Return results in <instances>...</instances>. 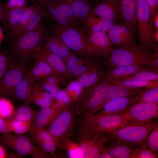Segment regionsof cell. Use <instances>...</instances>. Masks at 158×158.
<instances>
[{
    "label": "cell",
    "mask_w": 158,
    "mask_h": 158,
    "mask_svg": "<svg viewBox=\"0 0 158 158\" xmlns=\"http://www.w3.org/2000/svg\"><path fill=\"white\" fill-rule=\"evenodd\" d=\"M114 23L105 18L98 16L97 17L92 13L84 26L87 32H107Z\"/></svg>",
    "instance_id": "31"
},
{
    "label": "cell",
    "mask_w": 158,
    "mask_h": 158,
    "mask_svg": "<svg viewBox=\"0 0 158 158\" xmlns=\"http://www.w3.org/2000/svg\"><path fill=\"white\" fill-rule=\"evenodd\" d=\"M3 142L22 156H31L35 158H48L51 155L34 145L28 137L21 134L6 133L2 138Z\"/></svg>",
    "instance_id": "9"
},
{
    "label": "cell",
    "mask_w": 158,
    "mask_h": 158,
    "mask_svg": "<svg viewBox=\"0 0 158 158\" xmlns=\"http://www.w3.org/2000/svg\"><path fill=\"white\" fill-rule=\"evenodd\" d=\"M136 17L139 38L138 45L147 49H154L156 42L151 26L150 11L146 0H137Z\"/></svg>",
    "instance_id": "8"
},
{
    "label": "cell",
    "mask_w": 158,
    "mask_h": 158,
    "mask_svg": "<svg viewBox=\"0 0 158 158\" xmlns=\"http://www.w3.org/2000/svg\"><path fill=\"white\" fill-rule=\"evenodd\" d=\"M92 13L114 23L122 21L119 0H103L92 8Z\"/></svg>",
    "instance_id": "15"
},
{
    "label": "cell",
    "mask_w": 158,
    "mask_h": 158,
    "mask_svg": "<svg viewBox=\"0 0 158 158\" xmlns=\"http://www.w3.org/2000/svg\"><path fill=\"white\" fill-rule=\"evenodd\" d=\"M98 158H112L111 155L104 149L100 154Z\"/></svg>",
    "instance_id": "51"
},
{
    "label": "cell",
    "mask_w": 158,
    "mask_h": 158,
    "mask_svg": "<svg viewBox=\"0 0 158 158\" xmlns=\"http://www.w3.org/2000/svg\"><path fill=\"white\" fill-rule=\"evenodd\" d=\"M155 51L141 48L135 44L128 49H113L106 58L105 63L110 68L125 65L146 66L150 64L158 53L157 46Z\"/></svg>",
    "instance_id": "2"
},
{
    "label": "cell",
    "mask_w": 158,
    "mask_h": 158,
    "mask_svg": "<svg viewBox=\"0 0 158 158\" xmlns=\"http://www.w3.org/2000/svg\"><path fill=\"white\" fill-rule=\"evenodd\" d=\"M0 132L5 133H10L8 121L0 117Z\"/></svg>",
    "instance_id": "49"
},
{
    "label": "cell",
    "mask_w": 158,
    "mask_h": 158,
    "mask_svg": "<svg viewBox=\"0 0 158 158\" xmlns=\"http://www.w3.org/2000/svg\"><path fill=\"white\" fill-rule=\"evenodd\" d=\"M27 65L19 62L5 74L0 84V93L13 97L16 87L27 72Z\"/></svg>",
    "instance_id": "13"
},
{
    "label": "cell",
    "mask_w": 158,
    "mask_h": 158,
    "mask_svg": "<svg viewBox=\"0 0 158 158\" xmlns=\"http://www.w3.org/2000/svg\"><path fill=\"white\" fill-rule=\"evenodd\" d=\"M119 3L122 18L120 23L127 27L136 36L138 32L137 0H119Z\"/></svg>",
    "instance_id": "19"
},
{
    "label": "cell",
    "mask_w": 158,
    "mask_h": 158,
    "mask_svg": "<svg viewBox=\"0 0 158 158\" xmlns=\"http://www.w3.org/2000/svg\"><path fill=\"white\" fill-rule=\"evenodd\" d=\"M110 83L120 85L130 89L137 90H141L146 88L158 87V80L145 81L125 78L114 80Z\"/></svg>",
    "instance_id": "33"
},
{
    "label": "cell",
    "mask_w": 158,
    "mask_h": 158,
    "mask_svg": "<svg viewBox=\"0 0 158 158\" xmlns=\"http://www.w3.org/2000/svg\"><path fill=\"white\" fill-rule=\"evenodd\" d=\"M153 25L156 30H158V12L155 15L153 19Z\"/></svg>",
    "instance_id": "52"
},
{
    "label": "cell",
    "mask_w": 158,
    "mask_h": 158,
    "mask_svg": "<svg viewBox=\"0 0 158 158\" xmlns=\"http://www.w3.org/2000/svg\"><path fill=\"white\" fill-rule=\"evenodd\" d=\"M35 56L45 61L55 73L63 76L70 80L72 79L67 71L64 61L43 46L38 51Z\"/></svg>",
    "instance_id": "20"
},
{
    "label": "cell",
    "mask_w": 158,
    "mask_h": 158,
    "mask_svg": "<svg viewBox=\"0 0 158 158\" xmlns=\"http://www.w3.org/2000/svg\"><path fill=\"white\" fill-rule=\"evenodd\" d=\"M44 79L50 85L59 87L60 86H63L64 85H65L67 81L70 80L63 76L55 73Z\"/></svg>",
    "instance_id": "44"
},
{
    "label": "cell",
    "mask_w": 158,
    "mask_h": 158,
    "mask_svg": "<svg viewBox=\"0 0 158 158\" xmlns=\"http://www.w3.org/2000/svg\"><path fill=\"white\" fill-rule=\"evenodd\" d=\"M70 76L77 78L97 62L92 59L84 58L72 52L64 61Z\"/></svg>",
    "instance_id": "18"
},
{
    "label": "cell",
    "mask_w": 158,
    "mask_h": 158,
    "mask_svg": "<svg viewBox=\"0 0 158 158\" xmlns=\"http://www.w3.org/2000/svg\"><path fill=\"white\" fill-rule=\"evenodd\" d=\"M67 4L73 14L84 25L92 13V7L86 0H59Z\"/></svg>",
    "instance_id": "22"
},
{
    "label": "cell",
    "mask_w": 158,
    "mask_h": 158,
    "mask_svg": "<svg viewBox=\"0 0 158 158\" xmlns=\"http://www.w3.org/2000/svg\"><path fill=\"white\" fill-rule=\"evenodd\" d=\"M26 72L16 87L13 97L20 101H25L27 104H28L32 93L34 81Z\"/></svg>",
    "instance_id": "29"
},
{
    "label": "cell",
    "mask_w": 158,
    "mask_h": 158,
    "mask_svg": "<svg viewBox=\"0 0 158 158\" xmlns=\"http://www.w3.org/2000/svg\"><path fill=\"white\" fill-rule=\"evenodd\" d=\"M1 76H0V78H1Z\"/></svg>",
    "instance_id": "57"
},
{
    "label": "cell",
    "mask_w": 158,
    "mask_h": 158,
    "mask_svg": "<svg viewBox=\"0 0 158 158\" xmlns=\"http://www.w3.org/2000/svg\"><path fill=\"white\" fill-rule=\"evenodd\" d=\"M14 58L10 53L0 51V76L1 77L16 64L14 62Z\"/></svg>",
    "instance_id": "39"
},
{
    "label": "cell",
    "mask_w": 158,
    "mask_h": 158,
    "mask_svg": "<svg viewBox=\"0 0 158 158\" xmlns=\"http://www.w3.org/2000/svg\"><path fill=\"white\" fill-rule=\"evenodd\" d=\"M47 37L44 23L35 30L23 36L11 44V53L20 62L27 64L34 59L43 46Z\"/></svg>",
    "instance_id": "3"
},
{
    "label": "cell",
    "mask_w": 158,
    "mask_h": 158,
    "mask_svg": "<svg viewBox=\"0 0 158 158\" xmlns=\"http://www.w3.org/2000/svg\"><path fill=\"white\" fill-rule=\"evenodd\" d=\"M9 133L22 134L31 130L33 124L32 121L17 120L13 118L8 121Z\"/></svg>",
    "instance_id": "36"
},
{
    "label": "cell",
    "mask_w": 158,
    "mask_h": 158,
    "mask_svg": "<svg viewBox=\"0 0 158 158\" xmlns=\"http://www.w3.org/2000/svg\"><path fill=\"white\" fill-rule=\"evenodd\" d=\"M38 0L39 1V0Z\"/></svg>",
    "instance_id": "58"
},
{
    "label": "cell",
    "mask_w": 158,
    "mask_h": 158,
    "mask_svg": "<svg viewBox=\"0 0 158 158\" xmlns=\"http://www.w3.org/2000/svg\"><path fill=\"white\" fill-rule=\"evenodd\" d=\"M104 149L112 158H131L135 149L134 146L115 140Z\"/></svg>",
    "instance_id": "30"
},
{
    "label": "cell",
    "mask_w": 158,
    "mask_h": 158,
    "mask_svg": "<svg viewBox=\"0 0 158 158\" xmlns=\"http://www.w3.org/2000/svg\"><path fill=\"white\" fill-rule=\"evenodd\" d=\"M77 114L71 103L45 129L53 136L65 140L70 138Z\"/></svg>",
    "instance_id": "10"
},
{
    "label": "cell",
    "mask_w": 158,
    "mask_h": 158,
    "mask_svg": "<svg viewBox=\"0 0 158 158\" xmlns=\"http://www.w3.org/2000/svg\"><path fill=\"white\" fill-rule=\"evenodd\" d=\"M63 150L67 151L70 158H85L78 143L71 140L70 138L64 140Z\"/></svg>",
    "instance_id": "38"
},
{
    "label": "cell",
    "mask_w": 158,
    "mask_h": 158,
    "mask_svg": "<svg viewBox=\"0 0 158 158\" xmlns=\"http://www.w3.org/2000/svg\"><path fill=\"white\" fill-rule=\"evenodd\" d=\"M43 46L64 61L72 52L62 39L54 35L47 37Z\"/></svg>",
    "instance_id": "24"
},
{
    "label": "cell",
    "mask_w": 158,
    "mask_h": 158,
    "mask_svg": "<svg viewBox=\"0 0 158 158\" xmlns=\"http://www.w3.org/2000/svg\"><path fill=\"white\" fill-rule=\"evenodd\" d=\"M137 94L108 101L105 104L103 107V109L100 113L87 117L86 118L92 120L102 116L122 112L129 106L136 102Z\"/></svg>",
    "instance_id": "17"
},
{
    "label": "cell",
    "mask_w": 158,
    "mask_h": 158,
    "mask_svg": "<svg viewBox=\"0 0 158 158\" xmlns=\"http://www.w3.org/2000/svg\"><path fill=\"white\" fill-rule=\"evenodd\" d=\"M71 103L60 105L54 104L49 107L41 108L35 116V122L31 130L43 129L49 126Z\"/></svg>",
    "instance_id": "16"
},
{
    "label": "cell",
    "mask_w": 158,
    "mask_h": 158,
    "mask_svg": "<svg viewBox=\"0 0 158 158\" xmlns=\"http://www.w3.org/2000/svg\"><path fill=\"white\" fill-rule=\"evenodd\" d=\"M137 95L136 102L158 104V87L144 88Z\"/></svg>",
    "instance_id": "37"
},
{
    "label": "cell",
    "mask_w": 158,
    "mask_h": 158,
    "mask_svg": "<svg viewBox=\"0 0 158 158\" xmlns=\"http://www.w3.org/2000/svg\"><path fill=\"white\" fill-rule=\"evenodd\" d=\"M44 8L46 17L61 28L77 27L80 22L69 7L59 0H39Z\"/></svg>",
    "instance_id": "6"
},
{
    "label": "cell",
    "mask_w": 158,
    "mask_h": 158,
    "mask_svg": "<svg viewBox=\"0 0 158 158\" xmlns=\"http://www.w3.org/2000/svg\"><path fill=\"white\" fill-rule=\"evenodd\" d=\"M53 99L51 95L44 90L37 81L34 82L28 104L32 103L41 108H47L54 104Z\"/></svg>",
    "instance_id": "25"
},
{
    "label": "cell",
    "mask_w": 158,
    "mask_h": 158,
    "mask_svg": "<svg viewBox=\"0 0 158 158\" xmlns=\"http://www.w3.org/2000/svg\"><path fill=\"white\" fill-rule=\"evenodd\" d=\"M101 66L97 62L77 78V82L81 89L93 86L104 76Z\"/></svg>",
    "instance_id": "21"
},
{
    "label": "cell",
    "mask_w": 158,
    "mask_h": 158,
    "mask_svg": "<svg viewBox=\"0 0 158 158\" xmlns=\"http://www.w3.org/2000/svg\"><path fill=\"white\" fill-rule=\"evenodd\" d=\"M87 40L95 56L106 59L113 50V45L107 32H88Z\"/></svg>",
    "instance_id": "12"
},
{
    "label": "cell",
    "mask_w": 158,
    "mask_h": 158,
    "mask_svg": "<svg viewBox=\"0 0 158 158\" xmlns=\"http://www.w3.org/2000/svg\"><path fill=\"white\" fill-rule=\"evenodd\" d=\"M130 123L122 112L102 116L92 120L82 118L79 132L88 131L108 134Z\"/></svg>",
    "instance_id": "7"
},
{
    "label": "cell",
    "mask_w": 158,
    "mask_h": 158,
    "mask_svg": "<svg viewBox=\"0 0 158 158\" xmlns=\"http://www.w3.org/2000/svg\"><path fill=\"white\" fill-rule=\"evenodd\" d=\"M6 155V152L5 150L0 145V158H5Z\"/></svg>",
    "instance_id": "53"
},
{
    "label": "cell",
    "mask_w": 158,
    "mask_h": 158,
    "mask_svg": "<svg viewBox=\"0 0 158 158\" xmlns=\"http://www.w3.org/2000/svg\"><path fill=\"white\" fill-rule=\"evenodd\" d=\"M15 113L14 107L12 102L6 98H0V117L4 119L9 118Z\"/></svg>",
    "instance_id": "42"
},
{
    "label": "cell",
    "mask_w": 158,
    "mask_h": 158,
    "mask_svg": "<svg viewBox=\"0 0 158 158\" xmlns=\"http://www.w3.org/2000/svg\"><path fill=\"white\" fill-rule=\"evenodd\" d=\"M27 7L13 10L7 8L5 19L2 23L3 29L6 37L11 34L17 28Z\"/></svg>",
    "instance_id": "26"
},
{
    "label": "cell",
    "mask_w": 158,
    "mask_h": 158,
    "mask_svg": "<svg viewBox=\"0 0 158 158\" xmlns=\"http://www.w3.org/2000/svg\"><path fill=\"white\" fill-rule=\"evenodd\" d=\"M158 157V154L152 152L147 148L143 147H135L134 153L131 158H156Z\"/></svg>",
    "instance_id": "45"
},
{
    "label": "cell",
    "mask_w": 158,
    "mask_h": 158,
    "mask_svg": "<svg viewBox=\"0 0 158 158\" xmlns=\"http://www.w3.org/2000/svg\"><path fill=\"white\" fill-rule=\"evenodd\" d=\"M38 6V2L35 4L27 6L19 23L16 29L11 34L6 37L11 43H12L14 39L26 25L33 14L37 9Z\"/></svg>",
    "instance_id": "34"
},
{
    "label": "cell",
    "mask_w": 158,
    "mask_h": 158,
    "mask_svg": "<svg viewBox=\"0 0 158 158\" xmlns=\"http://www.w3.org/2000/svg\"><path fill=\"white\" fill-rule=\"evenodd\" d=\"M141 90L131 89L120 85L110 83L107 89L106 100L108 101L118 98L135 95Z\"/></svg>",
    "instance_id": "32"
},
{
    "label": "cell",
    "mask_w": 158,
    "mask_h": 158,
    "mask_svg": "<svg viewBox=\"0 0 158 158\" xmlns=\"http://www.w3.org/2000/svg\"><path fill=\"white\" fill-rule=\"evenodd\" d=\"M125 78L136 79L145 81L157 80H158V72L149 70L146 68L124 78Z\"/></svg>",
    "instance_id": "40"
},
{
    "label": "cell",
    "mask_w": 158,
    "mask_h": 158,
    "mask_svg": "<svg viewBox=\"0 0 158 158\" xmlns=\"http://www.w3.org/2000/svg\"><path fill=\"white\" fill-rule=\"evenodd\" d=\"M149 8L150 13V24L153 26V19L156 14L158 12V0H146Z\"/></svg>",
    "instance_id": "47"
},
{
    "label": "cell",
    "mask_w": 158,
    "mask_h": 158,
    "mask_svg": "<svg viewBox=\"0 0 158 158\" xmlns=\"http://www.w3.org/2000/svg\"><path fill=\"white\" fill-rule=\"evenodd\" d=\"M37 2L38 6L37 9L11 44L25 35L36 29L43 22V19L46 17L45 11L41 3L38 1Z\"/></svg>",
    "instance_id": "27"
},
{
    "label": "cell",
    "mask_w": 158,
    "mask_h": 158,
    "mask_svg": "<svg viewBox=\"0 0 158 158\" xmlns=\"http://www.w3.org/2000/svg\"><path fill=\"white\" fill-rule=\"evenodd\" d=\"M146 68L149 70L158 72V53L156 54L151 62L146 66Z\"/></svg>",
    "instance_id": "48"
},
{
    "label": "cell",
    "mask_w": 158,
    "mask_h": 158,
    "mask_svg": "<svg viewBox=\"0 0 158 158\" xmlns=\"http://www.w3.org/2000/svg\"><path fill=\"white\" fill-rule=\"evenodd\" d=\"M34 117V111L28 105L20 107L14 114L13 119L19 121H32Z\"/></svg>",
    "instance_id": "41"
},
{
    "label": "cell",
    "mask_w": 158,
    "mask_h": 158,
    "mask_svg": "<svg viewBox=\"0 0 158 158\" xmlns=\"http://www.w3.org/2000/svg\"><path fill=\"white\" fill-rule=\"evenodd\" d=\"M7 9V8L5 4L0 1V22L3 23Z\"/></svg>",
    "instance_id": "50"
},
{
    "label": "cell",
    "mask_w": 158,
    "mask_h": 158,
    "mask_svg": "<svg viewBox=\"0 0 158 158\" xmlns=\"http://www.w3.org/2000/svg\"><path fill=\"white\" fill-rule=\"evenodd\" d=\"M31 136L32 140L38 146V148L51 155H54L56 149L58 147L56 142L51 140L41 138L32 133H31Z\"/></svg>",
    "instance_id": "35"
},
{
    "label": "cell",
    "mask_w": 158,
    "mask_h": 158,
    "mask_svg": "<svg viewBox=\"0 0 158 158\" xmlns=\"http://www.w3.org/2000/svg\"><path fill=\"white\" fill-rule=\"evenodd\" d=\"M35 63L27 73L34 81L45 78L54 73L50 66L44 60L35 56Z\"/></svg>",
    "instance_id": "28"
},
{
    "label": "cell",
    "mask_w": 158,
    "mask_h": 158,
    "mask_svg": "<svg viewBox=\"0 0 158 158\" xmlns=\"http://www.w3.org/2000/svg\"><path fill=\"white\" fill-rule=\"evenodd\" d=\"M146 68V66L137 65L117 66L110 68L104 73V76L109 81L111 82L127 77Z\"/></svg>",
    "instance_id": "23"
},
{
    "label": "cell",
    "mask_w": 158,
    "mask_h": 158,
    "mask_svg": "<svg viewBox=\"0 0 158 158\" xmlns=\"http://www.w3.org/2000/svg\"><path fill=\"white\" fill-rule=\"evenodd\" d=\"M113 45L117 48L128 49L135 44V36L126 26L115 23L107 32Z\"/></svg>",
    "instance_id": "14"
},
{
    "label": "cell",
    "mask_w": 158,
    "mask_h": 158,
    "mask_svg": "<svg viewBox=\"0 0 158 158\" xmlns=\"http://www.w3.org/2000/svg\"><path fill=\"white\" fill-rule=\"evenodd\" d=\"M150 133L143 147L147 148L154 153L158 154V125L154 128Z\"/></svg>",
    "instance_id": "43"
},
{
    "label": "cell",
    "mask_w": 158,
    "mask_h": 158,
    "mask_svg": "<svg viewBox=\"0 0 158 158\" xmlns=\"http://www.w3.org/2000/svg\"><path fill=\"white\" fill-rule=\"evenodd\" d=\"M27 0H7L5 5L10 9H16L27 7Z\"/></svg>",
    "instance_id": "46"
},
{
    "label": "cell",
    "mask_w": 158,
    "mask_h": 158,
    "mask_svg": "<svg viewBox=\"0 0 158 158\" xmlns=\"http://www.w3.org/2000/svg\"><path fill=\"white\" fill-rule=\"evenodd\" d=\"M53 35L62 39L71 51L75 54L89 59L95 57L87 36L78 27L61 28L55 26Z\"/></svg>",
    "instance_id": "5"
},
{
    "label": "cell",
    "mask_w": 158,
    "mask_h": 158,
    "mask_svg": "<svg viewBox=\"0 0 158 158\" xmlns=\"http://www.w3.org/2000/svg\"><path fill=\"white\" fill-rule=\"evenodd\" d=\"M110 83L104 76L95 85L81 89L71 105L82 118L94 115L103 107L106 101L107 87Z\"/></svg>",
    "instance_id": "1"
},
{
    "label": "cell",
    "mask_w": 158,
    "mask_h": 158,
    "mask_svg": "<svg viewBox=\"0 0 158 158\" xmlns=\"http://www.w3.org/2000/svg\"><path fill=\"white\" fill-rule=\"evenodd\" d=\"M86 0L90 4V2L94 0Z\"/></svg>",
    "instance_id": "56"
},
{
    "label": "cell",
    "mask_w": 158,
    "mask_h": 158,
    "mask_svg": "<svg viewBox=\"0 0 158 158\" xmlns=\"http://www.w3.org/2000/svg\"><path fill=\"white\" fill-rule=\"evenodd\" d=\"M131 122H150L158 116V104L136 102L122 112Z\"/></svg>",
    "instance_id": "11"
},
{
    "label": "cell",
    "mask_w": 158,
    "mask_h": 158,
    "mask_svg": "<svg viewBox=\"0 0 158 158\" xmlns=\"http://www.w3.org/2000/svg\"><path fill=\"white\" fill-rule=\"evenodd\" d=\"M5 36L4 34L2 29L0 26V44H1Z\"/></svg>",
    "instance_id": "54"
},
{
    "label": "cell",
    "mask_w": 158,
    "mask_h": 158,
    "mask_svg": "<svg viewBox=\"0 0 158 158\" xmlns=\"http://www.w3.org/2000/svg\"><path fill=\"white\" fill-rule=\"evenodd\" d=\"M154 36L155 40L156 42H158V30H156L155 32H154Z\"/></svg>",
    "instance_id": "55"
},
{
    "label": "cell",
    "mask_w": 158,
    "mask_h": 158,
    "mask_svg": "<svg viewBox=\"0 0 158 158\" xmlns=\"http://www.w3.org/2000/svg\"><path fill=\"white\" fill-rule=\"evenodd\" d=\"M157 122H131L108 134L112 140L134 146L143 147L151 131L157 126Z\"/></svg>",
    "instance_id": "4"
}]
</instances>
